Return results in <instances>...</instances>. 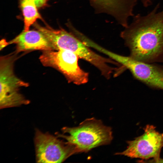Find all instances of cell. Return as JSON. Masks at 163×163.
Masks as SVG:
<instances>
[{
  "instance_id": "6da1fadb",
  "label": "cell",
  "mask_w": 163,
  "mask_h": 163,
  "mask_svg": "<svg viewBox=\"0 0 163 163\" xmlns=\"http://www.w3.org/2000/svg\"><path fill=\"white\" fill-rule=\"evenodd\" d=\"M158 4L147 15L133 16L120 36L133 59L148 63H163V10Z\"/></svg>"
},
{
  "instance_id": "7a4b0ae2",
  "label": "cell",
  "mask_w": 163,
  "mask_h": 163,
  "mask_svg": "<svg viewBox=\"0 0 163 163\" xmlns=\"http://www.w3.org/2000/svg\"><path fill=\"white\" fill-rule=\"evenodd\" d=\"M44 34L54 50L62 49L74 53L79 58L96 67L102 75L107 78L110 77L114 70L109 64H117L115 61L94 52L73 34L63 29L55 30L48 28L45 30Z\"/></svg>"
},
{
  "instance_id": "3957f363",
  "label": "cell",
  "mask_w": 163,
  "mask_h": 163,
  "mask_svg": "<svg viewBox=\"0 0 163 163\" xmlns=\"http://www.w3.org/2000/svg\"><path fill=\"white\" fill-rule=\"evenodd\" d=\"M62 130L63 134H58L59 137L73 145L77 153L108 144L113 139L111 128L94 118L85 120L76 127H64Z\"/></svg>"
},
{
  "instance_id": "277c9868",
  "label": "cell",
  "mask_w": 163,
  "mask_h": 163,
  "mask_svg": "<svg viewBox=\"0 0 163 163\" xmlns=\"http://www.w3.org/2000/svg\"><path fill=\"white\" fill-rule=\"evenodd\" d=\"M17 54L15 52L0 57L1 109L18 107L30 102L19 92L21 88L28 86V83L18 78L14 71V63L18 57Z\"/></svg>"
},
{
  "instance_id": "5b68a950",
  "label": "cell",
  "mask_w": 163,
  "mask_h": 163,
  "mask_svg": "<svg viewBox=\"0 0 163 163\" xmlns=\"http://www.w3.org/2000/svg\"><path fill=\"white\" fill-rule=\"evenodd\" d=\"M78 56L66 50L43 51L39 59L44 66L53 68L63 74L69 82L76 85L87 83L88 74L78 65Z\"/></svg>"
},
{
  "instance_id": "8992f818",
  "label": "cell",
  "mask_w": 163,
  "mask_h": 163,
  "mask_svg": "<svg viewBox=\"0 0 163 163\" xmlns=\"http://www.w3.org/2000/svg\"><path fill=\"white\" fill-rule=\"evenodd\" d=\"M141 135L133 140L127 141L126 149L116 153L133 158L148 160L152 158L155 162L158 160L163 147V133L157 131L153 125H147Z\"/></svg>"
},
{
  "instance_id": "52a82bcc",
  "label": "cell",
  "mask_w": 163,
  "mask_h": 163,
  "mask_svg": "<svg viewBox=\"0 0 163 163\" xmlns=\"http://www.w3.org/2000/svg\"><path fill=\"white\" fill-rule=\"evenodd\" d=\"M34 141L37 162L60 163L77 153L72 145L37 129Z\"/></svg>"
},
{
  "instance_id": "ba28073f",
  "label": "cell",
  "mask_w": 163,
  "mask_h": 163,
  "mask_svg": "<svg viewBox=\"0 0 163 163\" xmlns=\"http://www.w3.org/2000/svg\"><path fill=\"white\" fill-rule=\"evenodd\" d=\"M109 56L123 68L128 69L133 77L149 87L163 91V66L135 60L111 52Z\"/></svg>"
},
{
  "instance_id": "9c48e42d",
  "label": "cell",
  "mask_w": 163,
  "mask_h": 163,
  "mask_svg": "<svg viewBox=\"0 0 163 163\" xmlns=\"http://www.w3.org/2000/svg\"><path fill=\"white\" fill-rule=\"evenodd\" d=\"M97 13L112 16L119 23L125 21L132 15L137 0H89Z\"/></svg>"
},
{
  "instance_id": "30bf717a",
  "label": "cell",
  "mask_w": 163,
  "mask_h": 163,
  "mask_svg": "<svg viewBox=\"0 0 163 163\" xmlns=\"http://www.w3.org/2000/svg\"><path fill=\"white\" fill-rule=\"evenodd\" d=\"M13 43L16 45L15 52L17 53L35 50H53L45 36L38 30L24 31L7 42V45Z\"/></svg>"
},
{
  "instance_id": "8fae6325",
  "label": "cell",
  "mask_w": 163,
  "mask_h": 163,
  "mask_svg": "<svg viewBox=\"0 0 163 163\" xmlns=\"http://www.w3.org/2000/svg\"><path fill=\"white\" fill-rule=\"evenodd\" d=\"M24 19V30H29L30 26L41 17L34 0H21Z\"/></svg>"
},
{
  "instance_id": "7c38bea8",
  "label": "cell",
  "mask_w": 163,
  "mask_h": 163,
  "mask_svg": "<svg viewBox=\"0 0 163 163\" xmlns=\"http://www.w3.org/2000/svg\"><path fill=\"white\" fill-rule=\"evenodd\" d=\"M47 0H34L37 7H41L44 6Z\"/></svg>"
},
{
  "instance_id": "4fadbf2b",
  "label": "cell",
  "mask_w": 163,
  "mask_h": 163,
  "mask_svg": "<svg viewBox=\"0 0 163 163\" xmlns=\"http://www.w3.org/2000/svg\"><path fill=\"white\" fill-rule=\"evenodd\" d=\"M142 3L143 6L147 7L150 5L152 4L151 0H140Z\"/></svg>"
}]
</instances>
